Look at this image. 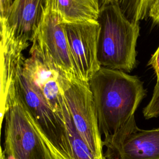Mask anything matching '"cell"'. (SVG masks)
<instances>
[{
  "label": "cell",
  "instance_id": "obj_11",
  "mask_svg": "<svg viewBox=\"0 0 159 159\" xmlns=\"http://www.w3.org/2000/svg\"><path fill=\"white\" fill-rule=\"evenodd\" d=\"M156 0H118L122 13L130 20L139 23L148 17L149 11Z\"/></svg>",
  "mask_w": 159,
  "mask_h": 159
},
{
  "label": "cell",
  "instance_id": "obj_14",
  "mask_svg": "<svg viewBox=\"0 0 159 159\" xmlns=\"http://www.w3.org/2000/svg\"><path fill=\"white\" fill-rule=\"evenodd\" d=\"M148 17L153 24L159 25V0H156L152 5L149 11Z\"/></svg>",
  "mask_w": 159,
  "mask_h": 159
},
{
  "label": "cell",
  "instance_id": "obj_18",
  "mask_svg": "<svg viewBox=\"0 0 159 159\" xmlns=\"http://www.w3.org/2000/svg\"><path fill=\"white\" fill-rule=\"evenodd\" d=\"M104 159H105V158H104Z\"/></svg>",
  "mask_w": 159,
  "mask_h": 159
},
{
  "label": "cell",
  "instance_id": "obj_10",
  "mask_svg": "<svg viewBox=\"0 0 159 159\" xmlns=\"http://www.w3.org/2000/svg\"><path fill=\"white\" fill-rule=\"evenodd\" d=\"M63 22L97 20L99 8L96 0H53Z\"/></svg>",
  "mask_w": 159,
  "mask_h": 159
},
{
  "label": "cell",
  "instance_id": "obj_5",
  "mask_svg": "<svg viewBox=\"0 0 159 159\" xmlns=\"http://www.w3.org/2000/svg\"><path fill=\"white\" fill-rule=\"evenodd\" d=\"M103 146L105 159H159V128H139L135 116L117 131L105 136Z\"/></svg>",
  "mask_w": 159,
  "mask_h": 159
},
{
  "label": "cell",
  "instance_id": "obj_3",
  "mask_svg": "<svg viewBox=\"0 0 159 159\" xmlns=\"http://www.w3.org/2000/svg\"><path fill=\"white\" fill-rule=\"evenodd\" d=\"M5 119L4 153L10 159H50L30 114L19 97L14 80L10 85L1 114Z\"/></svg>",
  "mask_w": 159,
  "mask_h": 159
},
{
  "label": "cell",
  "instance_id": "obj_16",
  "mask_svg": "<svg viewBox=\"0 0 159 159\" xmlns=\"http://www.w3.org/2000/svg\"><path fill=\"white\" fill-rule=\"evenodd\" d=\"M96 1L99 6V10L108 5L117 4V2H118V0H96Z\"/></svg>",
  "mask_w": 159,
  "mask_h": 159
},
{
  "label": "cell",
  "instance_id": "obj_15",
  "mask_svg": "<svg viewBox=\"0 0 159 159\" xmlns=\"http://www.w3.org/2000/svg\"><path fill=\"white\" fill-rule=\"evenodd\" d=\"M12 2V0H0V19H4L6 17Z\"/></svg>",
  "mask_w": 159,
  "mask_h": 159
},
{
  "label": "cell",
  "instance_id": "obj_6",
  "mask_svg": "<svg viewBox=\"0 0 159 159\" xmlns=\"http://www.w3.org/2000/svg\"><path fill=\"white\" fill-rule=\"evenodd\" d=\"M22 71L63 120L65 99L62 84L63 79L69 76L60 70L46 53L33 43L30 50V57L25 59L23 63Z\"/></svg>",
  "mask_w": 159,
  "mask_h": 159
},
{
  "label": "cell",
  "instance_id": "obj_4",
  "mask_svg": "<svg viewBox=\"0 0 159 159\" xmlns=\"http://www.w3.org/2000/svg\"><path fill=\"white\" fill-rule=\"evenodd\" d=\"M62 90L76 130L94 157L104 159L101 133L88 82L66 76Z\"/></svg>",
  "mask_w": 159,
  "mask_h": 159
},
{
  "label": "cell",
  "instance_id": "obj_8",
  "mask_svg": "<svg viewBox=\"0 0 159 159\" xmlns=\"http://www.w3.org/2000/svg\"><path fill=\"white\" fill-rule=\"evenodd\" d=\"M32 42L46 53L69 76L80 79L71 58L63 21L55 7L53 0H48Z\"/></svg>",
  "mask_w": 159,
  "mask_h": 159
},
{
  "label": "cell",
  "instance_id": "obj_12",
  "mask_svg": "<svg viewBox=\"0 0 159 159\" xmlns=\"http://www.w3.org/2000/svg\"><path fill=\"white\" fill-rule=\"evenodd\" d=\"M143 115L145 119L159 117V80H157L150 101L143 109Z\"/></svg>",
  "mask_w": 159,
  "mask_h": 159
},
{
  "label": "cell",
  "instance_id": "obj_7",
  "mask_svg": "<svg viewBox=\"0 0 159 159\" xmlns=\"http://www.w3.org/2000/svg\"><path fill=\"white\" fill-rule=\"evenodd\" d=\"M71 58L78 77L88 82L101 68L98 59L97 20L63 22Z\"/></svg>",
  "mask_w": 159,
  "mask_h": 159
},
{
  "label": "cell",
  "instance_id": "obj_1",
  "mask_svg": "<svg viewBox=\"0 0 159 159\" xmlns=\"http://www.w3.org/2000/svg\"><path fill=\"white\" fill-rule=\"evenodd\" d=\"M101 133L114 134L132 117L146 95L143 83L123 71L101 67L88 81Z\"/></svg>",
  "mask_w": 159,
  "mask_h": 159
},
{
  "label": "cell",
  "instance_id": "obj_2",
  "mask_svg": "<svg viewBox=\"0 0 159 159\" xmlns=\"http://www.w3.org/2000/svg\"><path fill=\"white\" fill-rule=\"evenodd\" d=\"M98 59L101 67L130 71L136 65L139 23L130 20L117 4L99 10Z\"/></svg>",
  "mask_w": 159,
  "mask_h": 159
},
{
  "label": "cell",
  "instance_id": "obj_13",
  "mask_svg": "<svg viewBox=\"0 0 159 159\" xmlns=\"http://www.w3.org/2000/svg\"><path fill=\"white\" fill-rule=\"evenodd\" d=\"M148 66H151L154 71L157 80H159V45L149 60Z\"/></svg>",
  "mask_w": 159,
  "mask_h": 159
},
{
  "label": "cell",
  "instance_id": "obj_17",
  "mask_svg": "<svg viewBox=\"0 0 159 159\" xmlns=\"http://www.w3.org/2000/svg\"><path fill=\"white\" fill-rule=\"evenodd\" d=\"M1 159H7L4 151L2 150V149H1Z\"/></svg>",
  "mask_w": 159,
  "mask_h": 159
},
{
  "label": "cell",
  "instance_id": "obj_9",
  "mask_svg": "<svg viewBox=\"0 0 159 159\" xmlns=\"http://www.w3.org/2000/svg\"><path fill=\"white\" fill-rule=\"evenodd\" d=\"M48 0H14L6 18L1 19L4 27L15 41L29 45L40 25Z\"/></svg>",
  "mask_w": 159,
  "mask_h": 159
}]
</instances>
